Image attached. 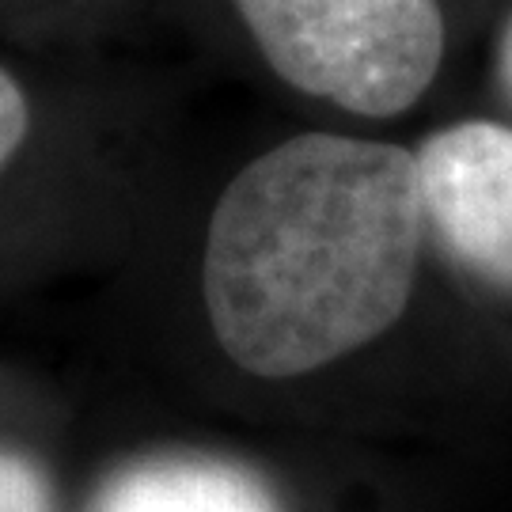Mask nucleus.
Listing matches in <instances>:
<instances>
[{
    "label": "nucleus",
    "mask_w": 512,
    "mask_h": 512,
    "mask_svg": "<svg viewBox=\"0 0 512 512\" xmlns=\"http://www.w3.org/2000/svg\"><path fill=\"white\" fill-rule=\"evenodd\" d=\"M414 156L304 133L243 167L205 243V308L239 368L281 380L380 338L410 300Z\"/></svg>",
    "instance_id": "nucleus-1"
},
{
    "label": "nucleus",
    "mask_w": 512,
    "mask_h": 512,
    "mask_svg": "<svg viewBox=\"0 0 512 512\" xmlns=\"http://www.w3.org/2000/svg\"><path fill=\"white\" fill-rule=\"evenodd\" d=\"M236 8L281 80L365 118L414 107L444 57L437 0H236Z\"/></svg>",
    "instance_id": "nucleus-2"
},
{
    "label": "nucleus",
    "mask_w": 512,
    "mask_h": 512,
    "mask_svg": "<svg viewBox=\"0 0 512 512\" xmlns=\"http://www.w3.org/2000/svg\"><path fill=\"white\" fill-rule=\"evenodd\" d=\"M414 167L421 220L471 274L512 293V129L494 122L440 129Z\"/></svg>",
    "instance_id": "nucleus-3"
},
{
    "label": "nucleus",
    "mask_w": 512,
    "mask_h": 512,
    "mask_svg": "<svg viewBox=\"0 0 512 512\" xmlns=\"http://www.w3.org/2000/svg\"><path fill=\"white\" fill-rule=\"evenodd\" d=\"M95 512H277L255 475L213 459H152L110 478Z\"/></svg>",
    "instance_id": "nucleus-4"
},
{
    "label": "nucleus",
    "mask_w": 512,
    "mask_h": 512,
    "mask_svg": "<svg viewBox=\"0 0 512 512\" xmlns=\"http://www.w3.org/2000/svg\"><path fill=\"white\" fill-rule=\"evenodd\" d=\"M0 512H50V490L35 463L0 452Z\"/></svg>",
    "instance_id": "nucleus-5"
},
{
    "label": "nucleus",
    "mask_w": 512,
    "mask_h": 512,
    "mask_svg": "<svg viewBox=\"0 0 512 512\" xmlns=\"http://www.w3.org/2000/svg\"><path fill=\"white\" fill-rule=\"evenodd\" d=\"M27 126H31V110H27L23 88L8 69H0V171L19 152Z\"/></svg>",
    "instance_id": "nucleus-6"
},
{
    "label": "nucleus",
    "mask_w": 512,
    "mask_h": 512,
    "mask_svg": "<svg viewBox=\"0 0 512 512\" xmlns=\"http://www.w3.org/2000/svg\"><path fill=\"white\" fill-rule=\"evenodd\" d=\"M501 80L512 95V23L505 27V38H501Z\"/></svg>",
    "instance_id": "nucleus-7"
}]
</instances>
